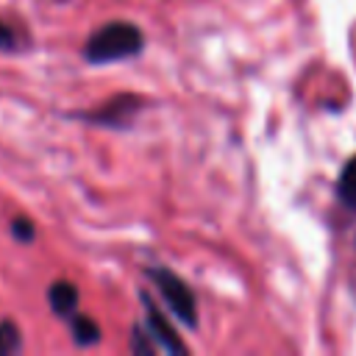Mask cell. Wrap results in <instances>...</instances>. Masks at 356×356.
<instances>
[{
  "label": "cell",
  "mask_w": 356,
  "mask_h": 356,
  "mask_svg": "<svg viewBox=\"0 0 356 356\" xmlns=\"http://www.w3.org/2000/svg\"><path fill=\"white\" fill-rule=\"evenodd\" d=\"M145 47V39H142V31L131 22H122V19H114L103 28H97L89 39H86V47H83V56L86 61L92 64H111V61H122V58H134L139 56Z\"/></svg>",
  "instance_id": "1"
},
{
  "label": "cell",
  "mask_w": 356,
  "mask_h": 356,
  "mask_svg": "<svg viewBox=\"0 0 356 356\" xmlns=\"http://www.w3.org/2000/svg\"><path fill=\"white\" fill-rule=\"evenodd\" d=\"M147 275H150V281L156 284L159 295L164 298L167 309H170L184 325L195 328V325H197V300H195V292L189 289V284H186L181 275H175L172 270H167V267H150Z\"/></svg>",
  "instance_id": "2"
},
{
  "label": "cell",
  "mask_w": 356,
  "mask_h": 356,
  "mask_svg": "<svg viewBox=\"0 0 356 356\" xmlns=\"http://www.w3.org/2000/svg\"><path fill=\"white\" fill-rule=\"evenodd\" d=\"M139 106H142V97H139V95H117V97H111L106 106L95 108L92 114H81V117L89 120V122L108 125V128H122V125H128V120L139 111Z\"/></svg>",
  "instance_id": "3"
},
{
  "label": "cell",
  "mask_w": 356,
  "mask_h": 356,
  "mask_svg": "<svg viewBox=\"0 0 356 356\" xmlns=\"http://www.w3.org/2000/svg\"><path fill=\"white\" fill-rule=\"evenodd\" d=\"M142 303H145V309H147V331H150V337H153L161 348H167V350H172V353H186L184 339L175 334L172 323H170L167 314L153 303V298L142 292Z\"/></svg>",
  "instance_id": "4"
},
{
  "label": "cell",
  "mask_w": 356,
  "mask_h": 356,
  "mask_svg": "<svg viewBox=\"0 0 356 356\" xmlns=\"http://www.w3.org/2000/svg\"><path fill=\"white\" fill-rule=\"evenodd\" d=\"M47 300H50V309H53L56 314L70 317V314H75V309H78V289H75L70 281H56V284H50V289H47Z\"/></svg>",
  "instance_id": "5"
},
{
  "label": "cell",
  "mask_w": 356,
  "mask_h": 356,
  "mask_svg": "<svg viewBox=\"0 0 356 356\" xmlns=\"http://www.w3.org/2000/svg\"><path fill=\"white\" fill-rule=\"evenodd\" d=\"M70 325H72V339L81 348H89L95 342H100V325L86 317V314H70Z\"/></svg>",
  "instance_id": "6"
},
{
  "label": "cell",
  "mask_w": 356,
  "mask_h": 356,
  "mask_svg": "<svg viewBox=\"0 0 356 356\" xmlns=\"http://www.w3.org/2000/svg\"><path fill=\"white\" fill-rule=\"evenodd\" d=\"M337 197L348 209H356V156L342 167V172L337 178Z\"/></svg>",
  "instance_id": "7"
},
{
  "label": "cell",
  "mask_w": 356,
  "mask_h": 356,
  "mask_svg": "<svg viewBox=\"0 0 356 356\" xmlns=\"http://www.w3.org/2000/svg\"><path fill=\"white\" fill-rule=\"evenodd\" d=\"M19 348H22V337H19V328H17L11 320H3V323H0V356L17 353Z\"/></svg>",
  "instance_id": "8"
},
{
  "label": "cell",
  "mask_w": 356,
  "mask_h": 356,
  "mask_svg": "<svg viewBox=\"0 0 356 356\" xmlns=\"http://www.w3.org/2000/svg\"><path fill=\"white\" fill-rule=\"evenodd\" d=\"M131 350L139 353V356H153L156 345H153L150 331H145L142 325H136V328H134V337H131Z\"/></svg>",
  "instance_id": "9"
},
{
  "label": "cell",
  "mask_w": 356,
  "mask_h": 356,
  "mask_svg": "<svg viewBox=\"0 0 356 356\" xmlns=\"http://www.w3.org/2000/svg\"><path fill=\"white\" fill-rule=\"evenodd\" d=\"M11 234H14L19 242H31V239L36 236V228H33V222H31V220L17 217V220L11 222Z\"/></svg>",
  "instance_id": "10"
},
{
  "label": "cell",
  "mask_w": 356,
  "mask_h": 356,
  "mask_svg": "<svg viewBox=\"0 0 356 356\" xmlns=\"http://www.w3.org/2000/svg\"><path fill=\"white\" fill-rule=\"evenodd\" d=\"M14 31L6 25V22H0V50H11L14 47Z\"/></svg>",
  "instance_id": "11"
}]
</instances>
